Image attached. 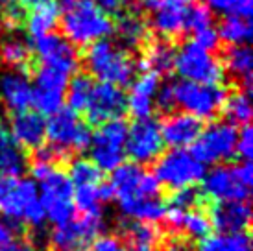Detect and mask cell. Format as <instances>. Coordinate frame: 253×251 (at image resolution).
Instances as JSON below:
<instances>
[{
    "label": "cell",
    "mask_w": 253,
    "mask_h": 251,
    "mask_svg": "<svg viewBox=\"0 0 253 251\" xmlns=\"http://www.w3.org/2000/svg\"><path fill=\"white\" fill-rule=\"evenodd\" d=\"M63 37L74 46H91L115 32L111 17L94 6L92 0H61Z\"/></svg>",
    "instance_id": "obj_1"
},
{
    "label": "cell",
    "mask_w": 253,
    "mask_h": 251,
    "mask_svg": "<svg viewBox=\"0 0 253 251\" xmlns=\"http://www.w3.org/2000/svg\"><path fill=\"white\" fill-rule=\"evenodd\" d=\"M0 212L11 223H28L30 227H41L46 216L39 202L37 185L26 177H0Z\"/></svg>",
    "instance_id": "obj_2"
},
{
    "label": "cell",
    "mask_w": 253,
    "mask_h": 251,
    "mask_svg": "<svg viewBox=\"0 0 253 251\" xmlns=\"http://www.w3.org/2000/svg\"><path fill=\"white\" fill-rule=\"evenodd\" d=\"M85 65L92 76L98 78L100 84L117 85L120 89L131 84L137 69V63L126 50L109 39L96 41L87 48Z\"/></svg>",
    "instance_id": "obj_3"
},
{
    "label": "cell",
    "mask_w": 253,
    "mask_h": 251,
    "mask_svg": "<svg viewBox=\"0 0 253 251\" xmlns=\"http://www.w3.org/2000/svg\"><path fill=\"white\" fill-rule=\"evenodd\" d=\"M204 196L216 203L225 202H248L250 188L253 183L252 163L239 165H220L204 175Z\"/></svg>",
    "instance_id": "obj_4"
},
{
    "label": "cell",
    "mask_w": 253,
    "mask_h": 251,
    "mask_svg": "<svg viewBox=\"0 0 253 251\" xmlns=\"http://www.w3.org/2000/svg\"><path fill=\"white\" fill-rule=\"evenodd\" d=\"M205 175V167L189 150H170L155 163L154 177L172 192L192 188Z\"/></svg>",
    "instance_id": "obj_5"
},
{
    "label": "cell",
    "mask_w": 253,
    "mask_h": 251,
    "mask_svg": "<svg viewBox=\"0 0 253 251\" xmlns=\"http://www.w3.org/2000/svg\"><path fill=\"white\" fill-rule=\"evenodd\" d=\"M91 127L82 122L78 113L71 111L69 107L52 115L46 122V139L48 146L56 152L69 157L71 152H85L91 146Z\"/></svg>",
    "instance_id": "obj_6"
},
{
    "label": "cell",
    "mask_w": 253,
    "mask_h": 251,
    "mask_svg": "<svg viewBox=\"0 0 253 251\" xmlns=\"http://www.w3.org/2000/svg\"><path fill=\"white\" fill-rule=\"evenodd\" d=\"M174 69L181 80L200 85H220L225 76L224 65L192 41L179 46L174 57Z\"/></svg>",
    "instance_id": "obj_7"
},
{
    "label": "cell",
    "mask_w": 253,
    "mask_h": 251,
    "mask_svg": "<svg viewBox=\"0 0 253 251\" xmlns=\"http://www.w3.org/2000/svg\"><path fill=\"white\" fill-rule=\"evenodd\" d=\"M127 127L129 126L124 119L109 120L98 126L91 137V161L100 172H113L124 163Z\"/></svg>",
    "instance_id": "obj_8"
},
{
    "label": "cell",
    "mask_w": 253,
    "mask_h": 251,
    "mask_svg": "<svg viewBox=\"0 0 253 251\" xmlns=\"http://www.w3.org/2000/svg\"><path fill=\"white\" fill-rule=\"evenodd\" d=\"M239 129L229 122H212L202 129L200 137L192 144V152L202 165H216L222 161H231L237 155Z\"/></svg>",
    "instance_id": "obj_9"
},
{
    "label": "cell",
    "mask_w": 253,
    "mask_h": 251,
    "mask_svg": "<svg viewBox=\"0 0 253 251\" xmlns=\"http://www.w3.org/2000/svg\"><path fill=\"white\" fill-rule=\"evenodd\" d=\"M172 89L176 105L183 107V113H189L198 120L216 117L227 96L225 89L220 85H200L185 80L172 84Z\"/></svg>",
    "instance_id": "obj_10"
},
{
    "label": "cell",
    "mask_w": 253,
    "mask_h": 251,
    "mask_svg": "<svg viewBox=\"0 0 253 251\" xmlns=\"http://www.w3.org/2000/svg\"><path fill=\"white\" fill-rule=\"evenodd\" d=\"M39 202L44 216L52 223L61 225L74 216V187L69 175L56 168L42 181H39Z\"/></svg>",
    "instance_id": "obj_11"
},
{
    "label": "cell",
    "mask_w": 253,
    "mask_h": 251,
    "mask_svg": "<svg viewBox=\"0 0 253 251\" xmlns=\"http://www.w3.org/2000/svg\"><path fill=\"white\" fill-rule=\"evenodd\" d=\"M109 187L113 192V200H117V203L154 200L159 198L161 190V185L157 183L154 174L144 172L135 163H122L119 168H115Z\"/></svg>",
    "instance_id": "obj_12"
},
{
    "label": "cell",
    "mask_w": 253,
    "mask_h": 251,
    "mask_svg": "<svg viewBox=\"0 0 253 251\" xmlns=\"http://www.w3.org/2000/svg\"><path fill=\"white\" fill-rule=\"evenodd\" d=\"M165 142L161 137L159 122L150 119L135 120L131 127H127L126 152L135 165H150L163 155Z\"/></svg>",
    "instance_id": "obj_13"
},
{
    "label": "cell",
    "mask_w": 253,
    "mask_h": 251,
    "mask_svg": "<svg viewBox=\"0 0 253 251\" xmlns=\"http://www.w3.org/2000/svg\"><path fill=\"white\" fill-rule=\"evenodd\" d=\"M102 229V218L80 216L56 225L50 237L52 251H89Z\"/></svg>",
    "instance_id": "obj_14"
},
{
    "label": "cell",
    "mask_w": 253,
    "mask_h": 251,
    "mask_svg": "<svg viewBox=\"0 0 253 251\" xmlns=\"http://www.w3.org/2000/svg\"><path fill=\"white\" fill-rule=\"evenodd\" d=\"M126 111V92L117 85L98 84L92 87L89 104L85 107V119L92 126H102L109 120L122 119Z\"/></svg>",
    "instance_id": "obj_15"
},
{
    "label": "cell",
    "mask_w": 253,
    "mask_h": 251,
    "mask_svg": "<svg viewBox=\"0 0 253 251\" xmlns=\"http://www.w3.org/2000/svg\"><path fill=\"white\" fill-rule=\"evenodd\" d=\"M37 57L42 61V67H50L56 69L63 74H71L76 72L78 65H80V56L74 44L65 39L63 35L59 34H48L42 35L34 42Z\"/></svg>",
    "instance_id": "obj_16"
},
{
    "label": "cell",
    "mask_w": 253,
    "mask_h": 251,
    "mask_svg": "<svg viewBox=\"0 0 253 251\" xmlns=\"http://www.w3.org/2000/svg\"><path fill=\"white\" fill-rule=\"evenodd\" d=\"M209 222L211 227H216L220 235H235V233H248L252 209L248 202H225L214 203L209 207Z\"/></svg>",
    "instance_id": "obj_17"
},
{
    "label": "cell",
    "mask_w": 253,
    "mask_h": 251,
    "mask_svg": "<svg viewBox=\"0 0 253 251\" xmlns=\"http://www.w3.org/2000/svg\"><path fill=\"white\" fill-rule=\"evenodd\" d=\"M163 142L172 150H185V146L194 144L202 133V120L189 113H174L159 124Z\"/></svg>",
    "instance_id": "obj_18"
},
{
    "label": "cell",
    "mask_w": 253,
    "mask_h": 251,
    "mask_svg": "<svg viewBox=\"0 0 253 251\" xmlns=\"http://www.w3.org/2000/svg\"><path fill=\"white\" fill-rule=\"evenodd\" d=\"M32 82L26 72L6 70L0 74V98L13 115L28 111L32 105Z\"/></svg>",
    "instance_id": "obj_19"
},
{
    "label": "cell",
    "mask_w": 253,
    "mask_h": 251,
    "mask_svg": "<svg viewBox=\"0 0 253 251\" xmlns=\"http://www.w3.org/2000/svg\"><path fill=\"white\" fill-rule=\"evenodd\" d=\"M9 133L22 150H39L46 139V120L36 111L17 113L11 117Z\"/></svg>",
    "instance_id": "obj_20"
},
{
    "label": "cell",
    "mask_w": 253,
    "mask_h": 251,
    "mask_svg": "<svg viewBox=\"0 0 253 251\" xmlns=\"http://www.w3.org/2000/svg\"><path fill=\"white\" fill-rule=\"evenodd\" d=\"M159 76L155 72H142L131 85V92L126 96V107L135 120L150 119L154 111V98L159 89Z\"/></svg>",
    "instance_id": "obj_21"
},
{
    "label": "cell",
    "mask_w": 253,
    "mask_h": 251,
    "mask_svg": "<svg viewBox=\"0 0 253 251\" xmlns=\"http://www.w3.org/2000/svg\"><path fill=\"white\" fill-rule=\"evenodd\" d=\"M187 0H163L154 9L150 26L161 37H177L185 32Z\"/></svg>",
    "instance_id": "obj_22"
},
{
    "label": "cell",
    "mask_w": 253,
    "mask_h": 251,
    "mask_svg": "<svg viewBox=\"0 0 253 251\" xmlns=\"http://www.w3.org/2000/svg\"><path fill=\"white\" fill-rule=\"evenodd\" d=\"M61 17V9L56 0H37L36 4L28 7V15H26V30L28 35L36 41L42 35L52 34V30L57 26Z\"/></svg>",
    "instance_id": "obj_23"
},
{
    "label": "cell",
    "mask_w": 253,
    "mask_h": 251,
    "mask_svg": "<svg viewBox=\"0 0 253 251\" xmlns=\"http://www.w3.org/2000/svg\"><path fill=\"white\" fill-rule=\"evenodd\" d=\"M122 237L127 251H161L163 235L152 223L126 220L122 222Z\"/></svg>",
    "instance_id": "obj_24"
},
{
    "label": "cell",
    "mask_w": 253,
    "mask_h": 251,
    "mask_svg": "<svg viewBox=\"0 0 253 251\" xmlns=\"http://www.w3.org/2000/svg\"><path fill=\"white\" fill-rule=\"evenodd\" d=\"M26 154L7 129V126L0 120V170L4 175L19 177L26 170Z\"/></svg>",
    "instance_id": "obj_25"
},
{
    "label": "cell",
    "mask_w": 253,
    "mask_h": 251,
    "mask_svg": "<svg viewBox=\"0 0 253 251\" xmlns=\"http://www.w3.org/2000/svg\"><path fill=\"white\" fill-rule=\"evenodd\" d=\"M224 70L227 69L233 76L242 84V89L248 96H252V85H253V54L248 44L242 46H231L225 50L224 57Z\"/></svg>",
    "instance_id": "obj_26"
},
{
    "label": "cell",
    "mask_w": 253,
    "mask_h": 251,
    "mask_svg": "<svg viewBox=\"0 0 253 251\" xmlns=\"http://www.w3.org/2000/svg\"><path fill=\"white\" fill-rule=\"evenodd\" d=\"M0 61L7 65L9 70L26 72L32 69V46L26 39L19 35H9L0 41Z\"/></svg>",
    "instance_id": "obj_27"
},
{
    "label": "cell",
    "mask_w": 253,
    "mask_h": 251,
    "mask_svg": "<svg viewBox=\"0 0 253 251\" xmlns=\"http://www.w3.org/2000/svg\"><path fill=\"white\" fill-rule=\"evenodd\" d=\"M120 212L126 218L133 220V222L142 223H157L165 218L167 212V203L161 198H154V200H135V202L119 203Z\"/></svg>",
    "instance_id": "obj_28"
},
{
    "label": "cell",
    "mask_w": 253,
    "mask_h": 251,
    "mask_svg": "<svg viewBox=\"0 0 253 251\" xmlns=\"http://www.w3.org/2000/svg\"><path fill=\"white\" fill-rule=\"evenodd\" d=\"M174 57H176V50L174 46L167 41H155L148 42V48L144 52V57L141 61V67L150 72L159 74H169L174 69Z\"/></svg>",
    "instance_id": "obj_29"
},
{
    "label": "cell",
    "mask_w": 253,
    "mask_h": 251,
    "mask_svg": "<svg viewBox=\"0 0 253 251\" xmlns=\"http://www.w3.org/2000/svg\"><path fill=\"white\" fill-rule=\"evenodd\" d=\"M218 39L231 44V46H242L252 41V22L246 19H239L227 15L224 21L220 22L216 30Z\"/></svg>",
    "instance_id": "obj_30"
},
{
    "label": "cell",
    "mask_w": 253,
    "mask_h": 251,
    "mask_svg": "<svg viewBox=\"0 0 253 251\" xmlns=\"http://www.w3.org/2000/svg\"><path fill=\"white\" fill-rule=\"evenodd\" d=\"M92 78L85 72H76L67 84V102L69 109L74 113L85 111V107L89 104V98L92 92Z\"/></svg>",
    "instance_id": "obj_31"
},
{
    "label": "cell",
    "mask_w": 253,
    "mask_h": 251,
    "mask_svg": "<svg viewBox=\"0 0 253 251\" xmlns=\"http://www.w3.org/2000/svg\"><path fill=\"white\" fill-rule=\"evenodd\" d=\"M198 251H252V240L248 233L209 235L200 242Z\"/></svg>",
    "instance_id": "obj_32"
},
{
    "label": "cell",
    "mask_w": 253,
    "mask_h": 251,
    "mask_svg": "<svg viewBox=\"0 0 253 251\" xmlns=\"http://www.w3.org/2000/svg\"><path fill=\"white\" fill-rule=\"evenodd\" d=\"M117 34H119V37L126 46L137 48V46H141L142 42L146 41L148 28L139 15L127 13L122 15L119 22H117Z\"/></svg>",
    "instance_id": "obj_33"
},
{
    "label": "cell",
    "mask_w": 253,
    "mask_h": 251,
    "mask_svg": "<svg viewBox=\"0 0 253 251\" xmlns=\"http://www.w3.org/2000/svg\"><path fill=\"white\" fill-rule=\"evenodd\" d=\"M222 111L225 113V117L229 120V124L233 126H248L253 117L252 111V96H248L244 91L233 92L229 96H225L224 107Z\"/></svg>",
    "instance_id": "obj_34"
},
{
    "label": "cell",
    "mask_w": 253,
    "mask_h": 251,
    "mask_svg": "<svg viewBox=\"0 0 253 251\" xmlns=\"http://www.w3.org/2000/svg\"><path fill=\"white\" fill-rule=\"evenodd\" d=\"M102 196H100V185H89V187H76L74 190V209L80 210L82 216L102 218Z\"/></svg>",
    "instance_id": "obj_35"
},
{
    "label": "cell",
    "mask_w": 253,
    "mask_h": 251,
    "mask_svg": "<svg viewBox=\"0 0 253 251\" xmlns=\"http://www.w3.org/2000/svg\"><path fill=\"white\" fill-rule=\"evenodd\" d=\"M69 179L72 187H89L102 183V172L91 159H74L69 167Z\"/></svg>",
    "instance_id": "obj_36"
},
{
    "label": "cell",
    "mask_w": 253,
    "mask_h": 251,
    "mask_svg": "<svg viewBox=\"0 0 253 251\" xmlns=\"http://www.w3.org/2000/svg\"><path fill=\"white\" fill-rule=\"evenodd\" d=\"M179 233L187 235L189 238H194V240L207 238L211 235V222H209L207 212L200 209H192L189 212H185Z\"/></svg>",
    "instance_id": "obj_37"
},
{
    "label": "cell",
    "mask_w": 253,
    "mask_h": 251,
    "mask_svg": "<svg viewBox=\"0 0 253 251\" xmlns=\"http://www.w3.org/2000/svg\"><path fill=\"white\" fill-rule=\"evenodd\" d=\"M69 84V76L50 67H39L36 72V85L34 89L41 91H54V92H65Z\"/></svg>",
    "instance_id": "obj_38"
},
{
    "label": "cell",
    "mask_w": 253,
    "mask_h": 251,
    "mask_svg": "<svg viewBox=\"0 0 253 251\" xmlns=\"http://www.w3.org/2000/svg\"><path fill=\"white\" fill-rule=\"evenodd\" d=\"M214 21V13L204 4H192L187 6L185 11V32H200L204 28H211Z\"/></svg>",
    "instance_id": "obj_39"
},
{
    "label": "cell",
    "mask_w": 253,
    "mask_h": 251,
    "mask_svg": "<svg viewBox=\"0 0 253 251\" xmlns=\"http://www.w3.org/2000/svg\"><path fill=\"white\" fill-rule=\"evenodd\" d=\"M202 194L198 192L196 188H181V190H176L172 192L169 200V209H177V210H192L198 209V205L202 203Z\"/></svg>",
    "instance_id": "obj_40"
},
{
    "label": "cell",
    "mask_w": 253,
    "mask_h": 251,
    "mask_svg": "<svg viewBox=\"0 0 253 251\" xmlns=\"http://www.w3.org/2000/svg\"><path fill=\"white\" fill-rule=\"evenodd\" d=\"M26 15H28V7L21 4L19 0H11L7 2L6 11H4V21H6L7 28L15 30V28H21L24 21H26Z\"/></svg>",
    "instance_id": "obj_41"
},
{
    "label": "cell",
    "mask_w": 253,
    "mask_h": 251,
    "mask_svg": "<svg viewBox=\"0 0 253 251\" xmlns=\"http://www.w3.org/2000/svg\"><path fill=\"white\" fill-rule=\"evenodd\" d=\"M192 42H194L196 46H200L202 50H205V52H209V54H211L212 50H216L218 46H220L218 34L212 26L211 28L200 30V32H194V39H192Z\"/></svg>",
    "instance_id": "obj_42"
},
{
    "label": "cell",
    "mask_w": 253,
    "mask_h": 251,
    "mask_svg": "<svg viewBox=\"0 0 253 251\" xmlns=\"http://www.w3.org/2000/svg\"><path fill=\"white\" fill-rule=\"evenodd\" d=\"M237 154L242 159L250 163L253 155V129L250 126H244L239 131V139H237Z\"/></svg>",
    "instance_id": "obj_43"
},
{
    "label": "cell",
    "mask_w": 253,
    "mask_h": 251,
    "mask_svg": "<svg viewBox=\"0 0 253 251\" xmlns=\"http://www.w3.org/2000/svg\"><path fill=\"white\" fill-rule=\"evenodd\" d=\"M154 104H157L159 111L161 113H170L176 105V100H174V89H172V84H167L159 87L157 92H155Z\"/></svg>",
    "instance_id": "obj_44"
},
{
    "label": "cell",
    "mask_w": 253,
    "mask_h": 251,
    "mask_svg": "<svg viewBox=\"0 0 253 251\" xmlns=\"http://www.w3.org/2000/svg\"><path fill=\"white\" fill-rule=\"evenodd\" d=\"M89 251H127L122 238L115 237V235H104L98 237L92 242L91 250Z\"/></svg>",
    "instance_id": "obj_45"
},
{
    "label": "cell",
    "mask_w": 253,
    "mask_h": 251,
    "mask_svg": "<svg viewBox=\"0 0 253 251\" xmlns=\"http://www.w3.org/2000/svg\"><path fill=\"white\" fill-rule=\"evenodd\" d=\"M252 13H253V0H233V6H231L229 15L250 21Z\"/></svg>",
    "instance_id": "obj_46"
},
{
    "label": "cell",
    "mask_w": 253,
    "mask_h": 251,
    "mask_svg": "<svg viewBox=\"0 0 253 251\" xmlns=\"http://www.w3.org/2000/svg\"><path fill=\"white\" fill-rule=\"evenodd\" d=\"M17 240V225L11 222H0V250Z\"/></svg>",
    "instance_id": "obj_47"
},
{
    "label": "cell",
    "mask_w": 253,
    "mask_h": 251,
    "mask_svg": "<svg viewBox=\"0 0 253 251\" xmlns=\"http://www.w3.org/2000/svg\"><path fill=\"white\" fill-rule=\"evenodd\" d=\"M94 2V6L98 7L100 11L107 17H111V15H117L120 11V0H92Z\"/></svg>",
    "instance_id": "obj_48"
},
{
    "label": "cell",
    "mask_w": 253,
    "mask_h": 251,
    "mask_svg": "<svg viewBox=\"0 0 253 251\" xmlns=\"http://www.w3.org/2000/svg\"><path fill=\"white\" fill-rule=\"evenodd\" d=\"M207 2V7L209 9H216V11H225V13H229L231 11V6H233V0H205Z\"/></svg>",
    "instance_id": "obj_49"
},
{
    "label": "cell",
    "mask_w": 253,
    "mask_h": 251,
    "mask_svg": "<svg viewBox=\"0 0 253 251\" xmlns=\"http://www.w3.org/2000/svg\"><path fill=\"white\" fill-rule=\"evenodd\" d=\"M122 2H124V4H129V6H142V7H146V9H152V11H154L163 0H120V4H122Z\"/></svg>",
    "instance_id": "obj_50"
},
{
    "label": "cell",
    "mask_w": 253,
    "mask_h": 251,
    "mask_svg": "<svg viewBox=\"0 0 253 251\" xmlns=\"http://www.w3.org/2000/svg\"><path fill=\"white\" fill-rule=\"evenodd\" d=\"M0 251H32V248H30L26 242H21V240H15V242H11L9 246H6V248H2Z\"/></svg>",
    "instance_id": "obj_51"
},
{
    "label": "cell",
    "mask_w": 253,
    "mask_h": 251,
    "mask_svg": "<svg viewBox=\"0 0 253 251\" xmlns=\"http://www.w3.org/2000/svg\"><path fill=\"white\" fill-rule=\"evenodd\" d=\"M19 2H21V4H24V6H26V7H30V6H32V4H36L37 0H19Z\"/></svg>",
    "instance_id": "obj_52"
},
{
    "label": "cell",
    "mask_w": 253,
    "mask_h": 251,
    "mask_svg": "<svg viewBox=\"0 0 253 251\" xmlns=\"http://www.w3.org/2000/svg\"><path fill=\"white\" fill-rule=\"evenodd\" d=\"M7 2H11V0H0V4H7Z\"/></svg>",
    "instance_id": "obj_53"
},
{
    "label": "cell",
    "mask_w": 253,
    "mask_h": 251,
    "mask_svg": "<svg viewBox=\"0 0 253 251\" xmlns=\"http://www.w3.org/2000/svg\"><path fill=\"white\" fill-rule=\"evenodd\" d=\"M0 24H2V17H0Z\"/></svg>",
    "instance_id": "obj_54"
},
{
    "label": "cell",
    "mask_w": 253,
    "mask_h": 251,
    "mask_svg": "<svg viewBox=\"0 0 253 251\" xmlns=\"http://www.w3.org/2000/svg\"><path fill=\"white\" fill-rule=\"evenodd\" d=\"M32 251H34V250H32Z\"/></svg>",
    "instance_id": "obj_55"
}]
</instances>
